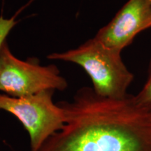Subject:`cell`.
<instances>
[{"label":"cell","mask_w":151,"mask_h":151,"mask_svg":"<svg viewBox=\"0 0 151 151\" xmlns=\"http://www.w3.org/2000/svg\"><path fill=\"white\" fill-rule=\"evenodd\" d=\"M55 90H44L32 95L14 97L0 94V110L14 116L27 130L29 151H38L47 139L63 127V109L52 101Z\"/></svg>","instance_id":"3957f363"},{"label":"cell","mask_w":151,"mask_h":151,"mask_svg":"<svg viewBox=\"0 0 151 151\" xmlns=\"http://www.w3.org/2000/svg\"><path fill=\"white\" fill-rule=\"evenodd\" d=\"M47 58L80 66L91 78L94 91L104 97H125L134 78L122 61L121 52L104 46L94 38L77 48L54 52Z\"/></svg>","instance_id":"7a4b0ae2"},{"label":"cell","mask_w":151,"mask_h":151,"mask_svg":"<svg viewBox=\"0 0 151 151\" xmlns=\"http://www.w3.org/2000/svg\"><path fill=\"white\" fill-rule=\"evenodd\" d=\"M135 97L141 106L151 111V60L149 64L148 78L146 83L136 94Z\"/></svg>","instance_id":"8992f818"},{"label":"cell","mask_w":151,"mask_h":151,"mask_svg":"<svg viewBox=\"0 0 151 151\" xmlns=\"http://www.w3.org/2000/svg\"><path fill=\"white\" fill-rule=\"evenodd\" d=\"M58 104L65 124L38 151H151V111L135 95L112 99L83 87Z\"/></svg>","instance_id":"6da1fadb"},{"label":"cell","mask_w":151,"mask_h":151,"mask_svg":"<svg viewBox=\"0 0 151 151\" xmlns=\"http://www.w3.org/2000/svg\"><path fill=\"white\" fill-rule=\"evenodd\" d=\"M67 81L54 65L41 66L37 60L23 61L11 52L6 41L0 49V92L14 97L44 90L67 89Z\"/></svg>","instance_id":"277c9868"},{"label":"cell","mask_w":151,"mask_h":151,"mask_svg":"<svg viewBox=\"0 0 151 151\" xmlns=\"http://www.w3.org/2000/svg\"><path fill=\"white\" fill-rule=\"evenodd\" d=\"M20 11L10 18H5L3 16H0V49L6 41L7 36L17 24L16 17Z\"/></svg>","instance_id":"52a82bcc"},{"label":"cell","mask_w":151,"mask_h":151,"mask_svg":"<svg viewBox=\"0 0 151 151\" xmlns=\"http://www.w3.org/2000/svg\"><path fill=\"white\" fill-rule=\"evenodd\" d=\"M151 27V4L147 0H128L94 39L122 52L138 34Z\"/></svg>","instance_id":"5b68a950"},{"label":"cell","mask_w":151,"mask_h":151,"mask_svg":"<svg viewBox=\"0 0 151 151\" xmlns=\"http://www.w3.org/2000/svg\"><path fill=\"white\" fill-rule=\"evenodd\" d=\"M147 1H148V2H149V3H150V4H151V0H147Z\"/></svg>","instance_id":"ba28073f"}]
</instances>
